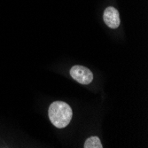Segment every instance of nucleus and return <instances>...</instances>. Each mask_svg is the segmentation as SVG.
I'll use <instances>...</instances> for the list:
<instances>
[{"label": "nucleus", "mask_w": 148, "mask_h": 148, "mask_svg": "<svg viewBox=\"0 0 148 148\" xmlns=\"http://www.w3.org/2000/svg\"><path fill=\"white\" fill-rule=\"evenodd\" d=\"M48 114L53 125L58 129H63L69 124L73 112L69 104L62 101H55L51 104Z\"/></svg>", "instance_id": "f257e3e1"}, {"label": "nucleus", "mask_w": 148, "mask_h": 148, "mask_svg": "<svg viewBox=\"0 0 148 148\" xmlns=\"http://www.w3.org/2000/svg\"><path fill=\"white\" fill-rule=\"evenodd\" d=\"M103 19L105 23L109 27L110 29H117L120 26V16L119 12L113 6L107 7L103 14Z\"/></svg>", "instance_id": "7ed1b4c3"}, {"label": "nucleus", "mask_w": 148, "mask_h": 148, "mask_svg": "<svg viewBox=\"0 0 148 148\" xmlns=\"http://www.w3.org/2000/svg\"><path fill=\"white\" fill-rule=\"evenodd\" d=\"M70 75L74 80L81 84H89L93 80V74L91 71L83 66H74L70 69Z\"/></svg>", "instance_id": "f03ea898"}, {"label": "nucleus", "mask_w": 148, "mask_h": 148, "mask_svg": "<svg viewBox=\"0 0 148 148\" xmlns=\"http://www.w3.org/2000/svg\"><path fill=\"white\" fill-rule=\"evenodd\" d=\"M102 144L98 137H90L86 139L84 148H102Z\"/></svg>", "instance_id": "20e7f679"}]
</instances>
